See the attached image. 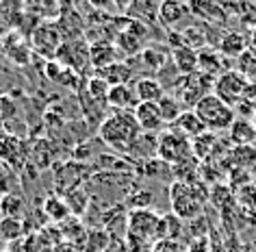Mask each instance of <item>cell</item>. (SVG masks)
<instances>
[{"label": "cell", "mask_w": 256, "mask_h": 252, "mask_svg": "<svg viewBox=\"0 0 256 252\" xmlns=\"http://www.w3.org/2000/svg\"><path fill=\"white\" fill-rule=\"evenodd\" d=\"M128 230L139 241H163V215L150 209H137L128 217Z\"/></svg>", "instance_id": "8992f818"}, {"label": "cell", "mask_w": 256, "mask_h": 252, "mask_svg": "<svg viewBox=\"0 0 256 252\" xmlns=\"http://www.w3.org/2000/svg\"><path fill=\"white\" fill-rule=\"evenodd\" d=\"M44 213H46L48 217L56 219V222H61V219H66L70 215V206L66 200L59 196H48L44 200Z\"/></svg>", "instance_id": "4dcf8cb0"}, {"label": "cell", "mask_w": 256, "mask_h": 252, "mask_svg": "<svg viewBox=\"0 0 256 252\" xmlns=\"http://www.w3.org/2000/svg\"><path fill=\"white\" fill-rule=\"evenodd\" d=\"M18 115V105H16V100L11 98V96H0V120H2V124L7 126L11 120H14Z\"/></svg>", "instance_id": "836d02e7"}, {"label": "cell", "mask_w": 256, "mask_h": 252, "mask_svg": "<svg viewBox=\"0 0 256 252\" xmlns=\"http://www.w3.org/2000/svg\"><path fill=\"white\" fill-rule=\"evenodd\" d=\"M250 83L236 72V70H226L222 76H217L213 83V94L220 98L222 102H226L228 107L236 109L239 102L246 98Z\"/></svg>", "instance_id": "ba28073f"}, {"label": "cell", "mask_w": 256, "mask_h": 252, "mask_svg": "<svg viewBox=\"0 0 256 252\" xmlns=\"http://www.w3.org/2000/svg\"><path fill=\"white\" fill-rule=\"evenodd\" d=\"M132 89H135V96H137L139 105H144V102H152V105H156V102L168 94L165 92V87L158 83V79H154V76L135 79L132 81Z\"/></svg>", "instance_id": "9a60e30c"}, {"label": "cell", "mask_w": 256, "mask_h": 252, "mask_svg": "<svg viewBox=\"0 0 256 252\" xmlns=\"http://www.w3.org/2000/svg\"><path fill=\"white\" fill-rule=\"evenodd\" d=\"M198 72L215 81L226 72V59L217 48H204L198 53Z\"/></svg>", "instance_id": "5bb4252c"}, {"label": "cell", "mask_w": 256, "mask_h": 252, "mask_svg": "<svg viewBox=\"0 0 256 252\" xmlns=\"http://www.w3.org/2000/svg\"><path fill=\"white\" fill-rule=\"evenodd\" d=\"M52 144H50L48 139H37L33 141V146H30V152H28V161H33L40 167H48L52 161Z\"/></svg>", "instance_id": "f1b7e54d"}, {"label": "cell", "mask_w": 256, "mask_h": 252, "mask_svg": "<svg viewBox=\"0 0 256 252\" xmlns=\"http://www.w3.org/2000/svg\"><path fill=\"white\" fill-rule=\"evenodd\" d=\"M217 50L222 53L224 59H226V57H234V59H239L243 53H248L250 50V37H246L243 33H236V31H228V33H224Z\"/></svg>", "instance_id": "ffe728a7"}, {"label": "cell", "mask_w": 256, "mask_h": 252, "mask_svg": "<svg viewBox=\"0 0 256 252\" xmlns=\"http://www.w3.org/2000/svg\"><path fill=\"white\" fill-rule=\"evenodd\" d=\"M158 105V111H161V118L165 124H174V122L180 118L182 111H184V107H182V102L176 98V96H172L170 92L163 96L161 100L156 102Z\"/></svg>", "instance_id": "4316f807"}, {"label": "cell", "mask_w": 256, "mask_h": 252, "mask_svg": "<svg viewBox=\"0 0 256 252\" xmlns=\"http://www.w3.org/2000/svg\"><path fill=\"white\" fill-rule=\"evenodd\" d=\"M194 111H196L198 118L202 120V124L206 126V131L215 133V135L230 131V126H232L234 120H236L234 109L228 107L226 102H222L215 94L204 96V98L194 107Z\"/></svg>", "instance_id": "7a4b0ae2"}, {"label": "cell", "mask_w": 256, "mask_h": 252, "mask_svg": "<svg viewBox=\"0 0 256 252\" xmlns=\"http://www.w3.org/2000/svg\"><path fill=\"white\" fill-rule=\"evenodd\" d=\"M98 135L106 146L126 154L130 150V146L137 141V137L142 135V128H139L132 111H113L111 115H106L102 120Z\"/></svg>", "instance_id": "6da1fadb"}, {"label": "cell", "mask_w": 256, "mask_h": 252, "mask_svg": "<svg viewBox=\"0 0 256 252\" xmlns=\"http://www.w3.org/2000/svg\"><path fill=\"white\" fill-rule=\"evenodd\" d=\"M239 202L246 211H256V185L250 183L239 189Z\"/></svg>", "instance_id": "e575fe53"}, {"label": "cell", "mask_w": 256, "mask_h": 252, "mask_svg": "<svg viewBox=\"0 0 256 252\" xmlns=\"http://www.w3.org/2000/svg\"><path fill=\"white\" fill-rule=\"evenodd\" d=\"M213 83H215L213 79L196 72L189 76H180L174 85V92H170V94L176 96L182 102V107H196L204 96H208V89L213 87Z\"/></svg>", "instance_id": "52a82bcc"}, {"label": "cell", "mask_w": 256, "mask_h": 252, "mask_svg": "<svg viewBox=\"0 0 256 252\" xmlns=\"http://www.w3.org/2000/svg\"><path fill=\"white\" fill-rule=\"evenodd\" d=\"M170 57H172L170 46H165V44H150V46H146L137 55V59L146 68V72H161L170 63Z\"/></svg>", "instance_id": "8fae6325"}, {"label": "cell", "mask_w": 256, "mask_h": 252, "mask_svg": "<svg viewBox=\"0 0 256 252\" xmlns=\"http://www.w3.org/2000/svg\"><path fill=\"white\" fill-rule=\"evenodd\" d=\"M63 44H66V40H63V33L56 22L44 20L30 33V50L48 61H54V57Z\"/></svg>", "instance_id": "5b68a950"}, {"label": "cell", "mask_w": 256, "mask_h": 252, "mask_svg": "<svg viewBox=\"0 0 256 252\" xmlns=\"http://www.w3.org/2000/svg\"><path fill=\"white\" fill-rule=\"evenodd\" d=\"M126 18L128 20H135L139 24H144V27H148V24H156L158 22V5L156 3H144V0H139V3H132L126 7Z\"/></svg>", "instance_id": "cb8c5ba5"}, {"label": "cell", "mask_w": 256, "mask_h": 252, "mask_svg": "<svg viewBox=\"0 0 256 252\" xmlns=\"http://www.w3.org/2000/svg\"><path fill=\"white\" fill-rule=\"evenodd\" d=\"M132 113H135V120L139 128H142V133H158L163 131L165 122L161 118V111H158V105H152V102H144V105H137L132 109Z\"/></svg>", "instance_id": "7c38bea8"}, {"label": "cell", "mask_w": 256, "mask_h": 252, "mask_svg": "<svg viewBox=\"0 0 256 252\" xmlns=\"http://www.w3.org/2000/svg\"><path fill=\"white\" fill-rule=\"evenodd\" d=\"M0 213H2V217L24 219V215H26V202H24L22 193L11 191L7 196L0 198Z\"/></svg>", "instance_id": "484cf974"}, {"label": "cell", "mask_w": 256, "mask_h": 252, "mask_svg": "<svg viewBox=\"0 0 256 252\" xmlns=\"http://www.w3.org/2000/svg\"><path fill=\"white\" fill-rule=\"evenodd\" d=\"M172 131L180 133L182 137H187L189 141H194L196 137H200V135L206 133V126L202 124V120L196 115L194 109H184L180 118L172 124Z\"/></svg>", "instance_id": "ac0fdd59"}, {"label": "cell", "mask_w": 256, "mask_h": 252, "mask_svg": "<svg viewBox=\"0 0 256 252\" xmlns=\"http://www.w3.org/2000/svg\"><path fill=\"white\" fill-rule=\"evenodd\" d=\"M239 170L250 176L256 174V146H232L228 154V172Z\"/></svg>", "instance_id": "4fadbf2b"}, {"label": "cell", "mask_w": 256, "mask_h": 252, "mask_svg": "<svg viewBox=\"0 0 256 252\" xmlns=\"http://www.w3.org/2000/svg\"><path fill=\"white\" fill-rule=\"evenodd\" d=\"M236 72H239L243 79H246L250 85H256V57L250 53H243L239 59H236Z\"/></svg>", "instance_id": "1f68e13d"}, {"label": "cell", "mask_w": 256, "mask_h": 252, "mask_svg": "<svg viewBox=\"0 0 256 252\" xmlns=\"http://www.w3.org/2000/svg\"><path fill=\"white\" fill-rule=\"evenodd\" d=\"M156 154L163 163H168L172 167L176 165H184L191 163L194 157V150H191V141L187 137H182L180 133L176 131H163L158 135V146H156Z\"/></svg>", "instance_id": "277c9868"}, {"label": "cell", "mask_w": 256, "mask_h": 252, "mask_svg": "<svg viewBox=\"0 0 256 252\" xmlns=\"http://www.w3.org/2000/svg\"><path fill=\"white\" fill-rule=\"evenodd\" d=\"M228 137L232 146H256V128L250 118H236L230 126Z\"/></svg>", "instance_id": "7402d4cb"}, {"label": "cell", "mask_w": 256, "mask_h": 252, "mask_svg": "<svg viewBox=\"0 0 256 252\" xmlns=\"http://www.w3.org/2000/svg\"><path fill=\"white\" fill-rule=\"evenodd\" d=\"M158 24L165 27L170 33H180L194 24V14L191 5L178 3V0H168L158 5Z\"/></svg>", "instance_id": "9c48e42d"}, {"label": "cell", "mask_w": 256, "mask_h": 252, "mask_svg": "<svg viewBox=\"0 0 256 252\" xmlns=\"http://www.w3.org/2000/svg\"><path fill=\"white\" fill-rule=\"evenodd\" d=\"M172 213L180 219H194L204 209V193H200L191 183H172L170 187Z\"/></svg>", "instance_id": "3957f363"}, {"label": "cell", "mask_w": 256, "mask_h": 252, "mask_svg": "<svg viewBox=\"0 0 256 252\" xmlns=\"http://www.w3.org/2000/svg\"><path fill=\"white\" fill-rule=\"evenodd\" d=\"M4 53L16 66H28L33 61V50L30 44H26L18 33H7L4 35Z\"/></svg>", "instance_id": "2e32d148"}, {"label": "cell", "mask_w": 256, "mask_h": 252, "mask_svg": "<svg viewBox=\"0 0 256 252\" xmlns=\"http://www.w3.org/2000/svg\"><path fill=\"white\" fill-rule=\"evenodd\" d=\"M118 46H115L113 42H94L92 46H89V61L94 63L96 68H108V66H113V63H118L120 61V57H118Z\"/></svg>", "instance_id": "d6986e66"}, {"label": "cell", "mask_w": 256, "mask_h": 252, "mask_svg": "<svg viewBox=\"0 0 256 252\" xmlns=\"http://www.w3.org/2000/svg\"><path fill=\"white\" fill-rule=\"evenodd\" d=\"M0 96H4V87H2V81H0Z\"/></svg>", "instance_id": "8d00e7d4"}, {"label": "cell", "mask_w": 256, "mask_h": 252, "mask_svg": "<svg viewBox=\"0 0 256 252\" xmlns=\"http://www.w3.org/2000/svg\"><path fill=\"white\" fill-rule=\"evenodd\" d=\"M217 135L215 133H204V135H200V137H196L194 141H191V150H194V157L196 159H206V157H210V150L217 146Z\"/></svg>", "instance_id": "f546056e"}, {"label": "cell", "mask_w": 256, "mask_h": 252, "mask_svg": "<svg viewBox=\"0 0 256 252\" xmlns=\"http://www.w3.org/2000/svg\"><path fill=\"white\" fill-rule=\"evenodd\" d=\"M28 152L30 148L24 141V137H16V135H4L0 139V161L7 163L11 170H22L28 163Z\"/></svg>", "instance_id": "30bf717a"}, {"label": "cell", "mask_w": 256, "mask_h": 252, "mask_svg": "<svg viewBox=\"0 0 256 252\" xmlns=\"http://www.w3.org/2000/svg\"><path fill=\"white\" fill-rule=\"evenodd\" d=\"M16 187H18L16 172L11 170L7 163L0 161V198L7 196V193H11V191H16Z\"/></svg>", "instance_id": "d6a6232c"}, {"label": "cell", "mask_w": 256, "mask_h": 252, "mask_svg": "<svg viewBox=\"0 0 256 252\" xmlns=\"http://www.w3.org/2000/svg\"><path fill=\"white\" fill-rule=\"evenodd\" d=\"M252 124H254V128H256V113H254V118H252Z\"/></svg>", "instance_id": "74e56055"}, {"label": "cell", "mask_w": 256, "mask_h": 252, "mask_svg": "<svg viewBox=\"0 0 256 252\" xmlns=\"http://www.w3.org/2000/svg\"><path fill=\"white\" fill-rule=\"evenodd\" d=\"M191 14L196 18H200L202 22H208V24H222L226 20V9L222 5H215V3H191Z\"/></svg>", "instance_id": "d4e9b609"}, {"label": "cell", "mask_w": 256, "mask_h": 252, "mask_svg": "<svg viewBox=\"0 0 256 252\" xmlns=\"http://www.w3.org/2000/svg\"><path fill=\"white\" fill-rule=\"evenodd\" d=\"M98 76L108 83V87L130 85V83L135 81V70L128 66L126 61H118V63H113V66H108V68H102Z\"/></svg>", "instance_id": "44dd1931"}, {"label": "cell", "mask_w": 256, "mask_h": 252, "mask_svg": "<svg viewBox=\"0 0 256 252\" xmlns=\"http://www.w3.org/2000/svg\"><path fill=\"white\" fill-rule=\"evenodd\" d=\"M4 135H7V133H4V124H2V120H0V139H2Z\"/></svg>", "instance_id": "d590c367"}, {"label": "cell", "mask_w": 256, "mask_h": 252, "mask_svg": "<svg viewBox=\"0 0 256 252\" xmlns=\"http://www.w3.org/2000/svg\"><path fill=\"white\" fill-rule=\"evenodd\" d=\"M170 61L174 63V68L178 70L180 76H189V74L198 72V53L187 48V46H178V48L172 50Z\"/></svg>", "instance_id": "603a6c76"}, {"label": "cell", "mask_w": 256, "mask_h": 252, "mask_svg": "<svg viewBox=\"0 0 256 252\" xmlns=\"http://www.w3.org/2000/svg\"><path fill=\"white\" fill-rule=\"evenodd\" d=\"M106 105L113 107L115 111H132V109L139 105L135 89H132V83L130 85H115V87L108 89Z\"/></svg>", "instance_id": "e0dca14e"}, {"label": "cell", "mask_w": 256, "mask_h": 252, "mask_svg": "<svg viewBox=\"0 0 256 252\" xmlns=\"http://www.w3.org/2000/svg\"><path fill=\"white\" fill-rule=\"evenodd\" d=\"M26 226H24V219H18V217H0V239L4 241H18Z\"/></svg>", "instance_id": "83f0119b"}]
</instances>
